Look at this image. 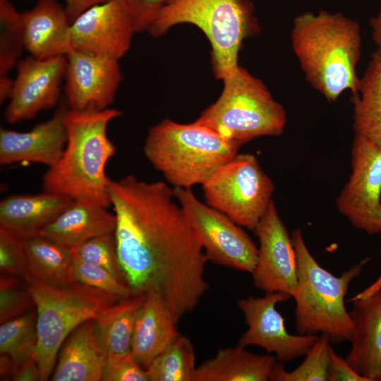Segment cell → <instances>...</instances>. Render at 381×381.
Instances as JSON below:
<instances>
[{"label":"cell","mask_w":381,"mask_h":381,"mask_svg":"<svg viewBox=\"0 0 381 381\" xmlns=\"http://www.w3.org/2000/svg\"><path fill=\"white\" fill-rule=\"evenodd\" d=\"M260 246L251 273L255 286L266 292L292 295L297 284V260L291 237L271 201L254 229Z\"/></svg>","instance_id":"13"},{"label":"cell","mask_w":381,"mask_h":381,"mask_svg":"<svg viewBox=\"0 0 381 381\" xmlns=\"http://www.w3.org/2000/svg\"><path fill=\"white\" fill-rule=\"evenodd\" d=\"M66 67V56L46 59L30 56L19 60L9 103L4 113L5 120L15 123L54 107Z\"/></svg>","instance_id":"16"},{"label":"cell","mask_w":381,"mask_h":381,"mask_svg":"<svg viewBox=\"0 0 381 381\" xmlns=\"http://www.w3.org/2000/svg\"><path fill=\"white\" fill-rule=\"evenodd\" d=\"M24 280L37 313V342L33 355L40 380L45 381L51 377L59 351L70 333L123 298L78 282L53 286L30 277Z\"/></svg>","instance_id":"8"},{"label":"cell","mask_w":381,"mask_h":381,"mask_svg":"<svg viewBox=\"0 0 381 381\" xmlns=\"http://www.w3.org/2000/svg\"><path fill=\"white\" fill-rule=\"evenodd\" d=\"M23 49L22 13L9 0H0V75L17 65Z\"/></svg>","instance_id":"30"},{"label":"cell","mask_w":381,"mask_h":381,"mask_svg":"<svg viewBox=\"0 0 381 381\" xmlns=\"http://www.w3.org/2000/svg\"><path fill=\"white\" fill-rule=\"evenodd\" d=\"M247 0H169L148 32L158 37L176 25L198 27L211 46L213 72L223 79L238 66L243 42L257 29Z\"/></svg>","instance_id":"6"},{"label":"cell","mask_w":381,"mask_h":381,"mask_svg":"<svg viewBox=\"0 0 381 381\" xmlns=\"http://www.w3.org/2000/svg\"><path fill=\"white\" fill-rule=\"evenodd\" d=\"M351 102L355 135L381 148V53L377 51L373 53Z\"/></svg>","instance_id":"25"},{"label":"cell","mask_w":381,"mask_h":381,"mask_svg":"<svg viewBox=\"0 0 381 381\" xmlns=\"http://www.w3.org/2000/svg\"><path fill=\"white\" fill-rule=\"evenodd\" d=\"M291 297L285 293L266 292L262 297L249 296L239 299L236 304L248 327L237 345L244 348L249 346L261 347L267 353H274L282 363L306 356L319 337L316 334H291L287 332L284 319L276 306Z\"/></svg>","instance_id":"12"},{"label":"cell","mask_w":381,"mask_h":381,"mask_svg":"<svg viewBox=\"0 0 381 381\" xmlns=\"http://www.w3.org/2000/svg\"><path fill=\"white\" fill-rule=\"evenodd\" d=\"M18 365L8 355L0 354V380H13Z\"/></svg>","instance_id":"41"},{"label":"cell","mask_w":381,"mask_h":381,"mask_svg":"<svg viewBox=\"0 0 381 381\" xmlns=\"http://www.w3.org/2000/svg\"><path fill=\"white\" fill-rule=\"evenodd\" d=\"M21 236L27 257L28 277L53 286L75 282L71 248L40 234Z\"/></svg>","instance_id":"26"},{"label":"cell","mask_w":381,"mask_h":381,"mask_svg":"<svg viewBox=\"0 0 381 381\" xmlns=\"http://www.w3.org/2000/svg\"><path fill=\"white\" fill-rule=\"evenodd\" d=\"M135 32L148 31L169 0H121Z\"/></svg>","instance_id":"36"},{"label":"cell","mask_w":381,"mask_h":381,"mask_svg":"<svg viewBox=\"0 0 381 381\" xmlns=\"http://www.w3.org/2000/svg\"><path fill=\"white\" fill-rule=\"evenodd\" d=\"M353 332L346 357L368 381H381V289L363 298H351Z\"/></svg>","instance_id":"20"},{"label":"cell","mask_w":381,"mask_h":381,"mask_svg":"<svg viewBox=\"0 0 381 381\" xmlns=\"http://www.w3.org/2000/svg\"><path fill=\"white\" fill-rule=\"evenodd\" d=\"M372 38L377 47L376 51L381 53V0L377 13L370 19Z\"/></svg>","instance_id":"42"},{"label":"cell","mask_w":381,"mask_h":381,"mask_svg":"<svg viewBox=\"0 0 381 381\" xmlns=\"http://www.w3.org/2000/svg\"><path fill=\"white\" fill-rule=\"evenodd\" d=\"M107 353L95 319L73 329L62 344L51 376L54 381L102 380Z\"/></svg>","instance_id":"18"},{"label":"cell","mask_w":381,"mask_h":381,"mask_svg":"<svg viewBox=\"0 0 381 381\" xmlns=\"http://www.w3.org/2000/svg\"><path fill=\"white\" fill-rule=\"evenodd\" d=\"M178 322L160 295L148 292L134 326L131 353L145 369L181 333Z\"/></svg>","instance_id":"22"},{"label":"cell","mask_w":381,"mask_h":381,"mask_svg":"<svg viewBox=\"0 0 381 381\" xmlns=\"http://www.w3.org/2000/svg\"><path fill=\"white\" fill-rule=\"evenodd\" d=\"M120 265L133 296L160 295L177 322L209 289L207 262L174 188L133 175L110 180Z\"/></svg>","instance_id":"1"},{"label":"cell","mask_w":381,"mask_h":381,"mask_svg":"<svg viewBox=\"0 0 381 381\" xmlns=\"http://www.w3.org/2000/svg\"><path fill=\"white\" fill-rule=\"evenodd\" d=\"M239 147L196 121L164 119L149 129L143 152L173 188H192L210 179Z\"/></svg>","instance_id":"4"},{"label":"cell","mask_w":381,"mask_h":381,"mask_svg":"<svg viewBox=\"0 0 381 381\" xmlns=\"http://www.w3.org/2000/svg\"><path fill=\"white\" fill-rule=\"evenodd\" d=\"M66 57L64 91L69 109L109 108L123 80L119 60L75 49Z\"/></svg>","instance_id":"14"},{"label":"cell","mask_w":381,"mask_h":381,"mask_svg":"<svg viewBox=\"0 0 381 381\" xmlns=\"http://www.w3.org/2000/svg\"><path fill=\"white\" fill-rule=\"evenodd\" d=\"M102 380L149 381V378L146 369L129 353L116 358L107 360Z\"/></svg>","instance_id":"37"},{"label":"cell","mask_w":381,"mask_h":381,"mask_svg":"<svg viewBox=\"0 0 381 381\" xmlns=\"http://www.w3.org/2000/svg\"><path fill=\"white\" fill-rule=\"evenodd\" d=\"M174 192L207 261L251 274L257 264L258 248L241 226L201 202L192 188H176Z\"/></svg>","instance_id":"10"},{"label":"cell","mask_w":381,"mask_h":381,"mask_svg":"<svg viewBox=\"0 0 381 381\" xmlns=\"http://www.w3.org/2000/svg\"><path fill=\"white\" fill-rule=\"evenodd\" d=\"M202 188L206 204L254 231L272 200L274 186L255 156L238 153Z\"/></svg>","instance_id":"9"},{"label":"cell","mask_w":381,"mask_h":381,"mask_svg":"<svg viewBox=\"0 0 381 381\" xmlns=\"http://www.w3.org/2000/svg\"><path fill=\"white\" fill-rule=\"evenodd\" d=\"M291 40L306 81L327 101L357 91L362 49L357 21L341 13L305 12L294 18Z\"/></svg>","instance_id":"2"},{"label":"cell","mask_w":381,"mask_h":381,"mask_svg":"<svg viewBox=\"0 0 381 381\" xmlns=\"http://www.w3.org/2000/svg\"><path fill=\"white\" fill-rule=\"evenodd\" d=\"M71 253L73 255V275L75 282L97 289L122 298L133 296L131 288L112 273L103 267L83 260L72 250Z\"/></svg>","instance_id":"34"},{"label":"cell","mask_w":381,"mask_h":381,"mask_svg":"<svg viewBox=\"0 0 381 381\" xmlns=\"http://www.w3.org/2000/svg\"><path fill=\"white\" fill-rule=\"evenodd\" d=\"M351 174L338 196L339 212L369 235L381 232V148L356 135Z\"/></svg>","instance_id":"11"},{"label":"cell","mask_w":381,"mask_h":381,"mask_svg":"<svg viewBox=\"0 0 381 381\" xmlns=\"http://www.w3.org/2000/svg\"><path fill=\"white\" fill-rule=\"evenodd\" d=\"M328 381H368L358 374L349 363L337 354L334 349L329 348V361L328 367Z\"/></svg>","instance_id":"38"},{"label":"cell","mask_w":381,"mask_h":381,"mask_svg":"<svg viewBox=\"0 0 381 381\" xmlns=\"http://www.w3.org/2000/svg\"><path fill=\"white\" fill-rule=\"evenodd\" d=\"M25 49L39 59L66 56L71 49V21L56 0H37L22 13Z\"/></svg>","instance_id":"19"},{"label":"cell","mask_w":381,"mask_h":381,"mask_svg":"<svg viewBox=\"0 0 381 381\" xmlns=\"http://www.w3.org/2000/svg\"><path fill=\"white\" fill-rule=\"evenodd\" d=\"M135 33L121 0L89 8L71 23L72 49L119 60L130 49Z\"/></svg>","instance_id":"15"},{"label":"cell","mask_w":381,"mask_h":381,"mask_svg":"<svg viewBox=\"0 0 381 381\" xmlns=\"http://www.w3.org/2000/svg\"><path fill=\"white\" fill-rule=\"evenodd\" d=\"M0 270L23 279L28 276L22 236L3 226H0Z\"/></svg>","instance_id":"35"},{"label":"cell","mask_w":381,"mask_h":381,"mask_svg":"<svg viewBox=\"0 0 381 381\" xmlns=\"http://www.w3.org/2000/svg\"><path fill=\"white\" fill-rule=\"evenodd\" d=\"M61 106L48 120L28 131L0 129V164L31 162L51 167L60 159L67 142L66 116Z\"/></svg>","instance_id":"17"},{"label":"cell","mask_w":381,"mask_h":381,"mask_svg":"<svg viewBox=\"0 0 381 381\" xmlns=\"http://www.w3.org/2000/svg\"><path fill=\"white\" fill-rule=\"evenodd\" d=\"M195 353L190 339L179 335L146 369L149 381H195Z\"/></svg>","instance_id":"28"},{"label":"cell","mask_w":381,"mask_h":381,"mask_svg":"<svg viewBox=\"0 0 381 381\" xmlns=\"http://www.w3.org/2000/svg\"><path fill=\"white\" fill-rule=\"evenodd\" d=\"M13 86V80L5 75H0V102L9 99Z\"/></svg>","instance_id":"43"},{"label":"cell","mask_w":381,"mask_h":381,"mask_svg":"<svg viewBox=\"0 0 381 381\" xmlns=\"http://www.w3.org/2000/svg\"><path fill=\"white\" fill-rule=\"evenodd\" d=\"M270 353L255 354L244 347L219 349L197 367L195 381H267L277 363Z\"/></svg>","instance_id":"24"},{"label":"cell","mask_w":381,"mask_h":381,"mask_svg":"<svg viewBox=\"0 0 381 381\" xmlns=\"http://www.w3.org/2000/svg\"><path fill=\"white\" fill-rule=\"evenodd\" d=\"M297 260L295 324L299 334H327L338 344L350 341L353 323L345 306L351 281L361 275L364 260L337 277L321 267L308 250L299 229L291 234Z\"/></svg>","instance_id":"5"},{"label":"cell","mask_w":381,"mask_h":381,"mask_svg":"<svg viewBox=\"0 0 381 381\" xmlns=\"http://www.w3.org/2000/svg\"><path fill=\"white\" fill-rule=\"evenodd\" d=\"M121 115L119 109L111 108L68 109L66 145L59 161L44 174L43 190L111 206V179L106 174V167L116 150L108 137L107 127Z\"/></svg>","instance_id":"3"},{"label":"cell","mask_w":381,"mask_h":381,"mask_svg":"<svg viewBox=\"0 0 381 381\" xmlns=\"http://www.w3.org/2000/svg\"><path fill=\"white\" fill-rule=\"evenodd\" d=\"M381 289V274L380 277L370 286L363 290L361 292L358 293L352 298H363L370 296L374 294L375 291Z\"/></svg>","instance_id":"44"},{"label":"cell","mask_w":381,"mask_h":381,"mask_svg":"<svg viewBox=\"0 0 381 381\" xmlns=\"http://www.w3.org/2000/svg\"><path fill=\"white\" fill-rule=\"evenodd\" d=\"M329 338L322 334L306 354L304 361L294 370L286 371L284 363L277 362L270 380L325 381L329 361Z\"/></svg>","instance_id":"31"},{"label":"cell","mask_w":381,"mask_h":381,"mask_svg":"<svg viewBox=\"0 0 381 381\" xmlns=\"http://www.w3.org/2000/svg\"><path fill=\"white\" fill-rule=\"evenodd\" d=\"M145 298V294L124 298L95 319L100 329L107 360L131 353L135 320Z\"/></svg>","instance_id":"27"},{"label":"cell","mask_w":381,"mask_h":381,"mask_svg":"<svg viewBox=\"0 0 381 381\" xmlns=\"http://www.w3.org/2000/svg\"><path fill=\"white\" fill-rule=\"evenodd\" d=\"M71 250L83 260L106 269L126 283L114 234L93 238Z\"/></svg>","instance_id":"33"},{"label":"cell","mask_w":381,"mask_h":381,"mask_svg":"<svg viewBox=\"0 0 381 381\" xmlns=\"http://www.w3.org/2000/svg\"><path fill=\"white\" fill-rule=\"evenodd\" d=\"M105 1L107 0H64L65 8L72 23L75 18L89 8Z\"/></svg>","instance_id":"40"},{"label":"cell","mask_w":381,"mask_h":381,"mask_svg":"<svg viewBox=\"0 0 381 381\" xmlns=\"http://www.w3.org/2000/svg\"><path fill=\"white\" fill-rule=\"evenodd\" d=\"M219 98L195 120L239 147L262 136L280 135L287 116L265 83L239 65L223 79Z\"/></svg>","instance_id":"7"},{"label":"cell","mask_w":381,"mask_h":381,"mask_svg":"<svg viewBox=\"0 0 381 381\" xmlns=\"http://www.w3.org/2000/svg\"><path fill=\"white\" fill-rule=\"evenodd\" d=\"M56 193L11 195L0 202V226L20 235L38 233L51 224L72 202Z\"/></svg>","instance_id":"23"},{"label":"cell","mask_w":381,"mask_h":381,"mask_svg":"<svg viewBox=\"0 0 381 381\" xmlns=\"http://www.w3.org/2000/svg\"><path fill=\"white\" fill-rule=\"evenodd\" d=\"M37 342L35 309L1 323L0 354L8 355L17 364H21L34 353Z\"/></svg>","instance_id":"29"},{"label":"cell","mask_w":381,"mask_h":381,"mask_svg":"<svg viewBox=\"0 0 381 381\" xmlns=\"http://www.w3.org/2000/svg\"><path fill=\"white\" fill-rule=\"evenodd\" d=\"M14 381L40 380V372L38 363L32 354L28 360L18 365L13 377Z\"/></svg>","instance_id":"39"},{"label":"cell","mask_w":381,"mask_h":381,"mask_svg":"<svg viewBox=\"0 0 381 381\" xmlns=\"http://www.w3.org/2000/svg\"><path fill=\"white\" fill-rule=\"evenodd\" d=\"M35 309V303L25 280L19 277L0 274V323L23 315Z\"/></svg>","instance_id":"32"},{"label":"cell","mask_w":381,"mask_h":381,"mask_svg":"<svg viewBox=\"0 0 381 381\" xmlns=\"http://www.w3.org/2000/svg\"><path fill=\"white\" fill-rule=\"evenodd\" d=\"M116 226L115 214L107 207L90 200H73L56 219L37 234L71 248L93 238L114 234Z\"/></svg>","instance_id":"21"}]
</instances>
